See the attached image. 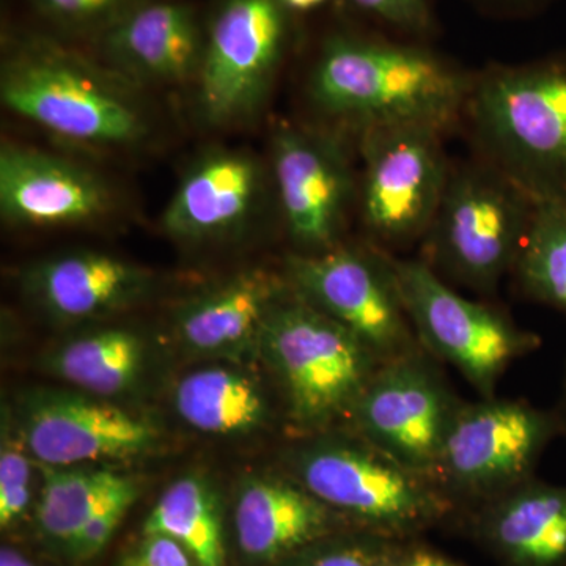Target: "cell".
<instances>
[{
	"mask_svg": "<svg viewBox=\"0 0 566 566\" xmlns=\"http://www.w3.org/2000/svg\"><path fill=\"white\" fill-rule=\"evenodd\" d=\"M474 81L428 52L334 39L312 71V102L359 129L420 125L446 133L468 109Z\"/></svg>",
	"mask_w": 566,
	"mask_h": 566,
	"instance_id": "1",
	"label": "cell"
},
{
	"mask_svg": "<svg viewBox=\"0 0 566 566\" xmlns=\"http://www.w3.org/2000/svg\"><path fill=\"white\" fill-rule=\"evenodd\" d=\"M465 112L491 166L534 203L566 207V57L486 74Z\"/></svg>",
	"mask_w": 566,
	"mask_h": 566,
	"instance_id": "2",
	"label": "cell"
},
{
	"mask_svg": "<svg viewBox=\"0 0 566 566\" xmlns=\"http://www.w3.org/2000/svg\"><path fill=\"white\" fill-rule=\"evenodd\" d=\"M132 84L59 44L18 43L0 77L2 103L14 114L77 144L125 147L144 139L148 123Z\"/></svg>",
	"mask_w": 566,
	"mask_h": 566,
	"instance_id": "3",
	"label": "cell"
},
{
	"mask_svg": "<svg viewBox=\"0 0 566 566\" xmlns=\"http://www.w3.org/2000/svg\"><path fill=\"white\" fill-rule=\"evenodd\" d=\"M259 345L281 379L290 416L311 430L349 416L381 364L356 335L292 286L268 315Z\"/></svg>",
	"mask_w": 566,
	"mask_h": 566,
	"instance_id": "4",
	"label": "cell"
},
{
	"mask_svg": "<svg viewBox=\"0 0 566 566\" xmlns=\"http://www.w3.org/2000/svg\"><path fill=\"white\" fill-rule=\"evenodd\" d=\"M535 203L490 163L450 172L427 237L433 270L491 293L515 268Z\"/></svg>",
	"mask_w": 566,
	"mask_h": 566,
	"instance_id": "5",
	"label": "cell"
},
{
	"mask_svg": "<svg viewBox=\"0 0 566 566\" xmlns=\"http://www.w3.org/2000/svg\"><path fill=\"white\" fill-rule=\"evenodd\" d=\"M395 275L417 338L452 364L485 398H493L506 367L539 346L501 312L465 300L427 262L394 260Z\"/></svg>",
	"mask_w": 566,
	"mask_h": 566,
	"instance_id": "6",
	"label": "cell"
},
{
	"mask_svg": "<svg viewBox=\"0 0 566 566\" xmlns=\"http://www.w3.org/2000/svg\"><path fill=\"white\" fill-rule=\"evenodd\" d=\"M297 482L327 509L386 531H403L438 516L444 491L431 476L398 463L356 438H331L301 450Z\"/></svg>",
	"mask_w": 566,
	"mask_h": 566,
	"instance_id": "7",
	"label": "cell"
},
{
	"mask_svg": "<svg viewBox=\"0 0 566 566\" xmlns=\"http://www.w3.org/2000/svg\"><path fill=\"white\" fill-rule=\"evenodd\" d=\"M562 431L557 412L524 401L493 397L460 405L431 476L444 494L497 497L532 479Z\"/></svg>",
	"mask_w": 566,
	"mask_h": 566,
	"instance_id": "8",
	"label": "cell"
},
{
	"mask_svg": "<svg viewBox=\"0 0 566 566\" xmlns=\"http://www.w3.org/2000/svg\"><path fill=\"white\" fill-rule=\"evenodd\" d=\"M286 270L294 292L356 335L379 363L419 348L389 256L334 248L290 256Z\"/></svg>",
	"mask_w": 566,
	"mask_h": 566,
	"instance_id": "9",
	"label": "cell"
},
{
	"mask_svg": "<svg viewBox=\"0 0 566 566\" xmlns=\"http://www.w3.org/2000/svg\"><path fill=\"white\" fill-rule=\"evenodd\" d=\"M359 189L365 227L386 244L424 237L449 181L442 132L397 125L365 129Z\"/></svg>",
	"mask_w": 566,
	"mask_h": 566,
	"instance_id": "10",
	"label": "cell"
},
{
	"mask_svg": "<svg viewBox=\"0 0 566 566\" xmlns=\"http://www.w3.org/2000/svg\"><path fill=\"white\" fill-rule=\"evenodd\" d=\"M460 405L438 368L417 348L379 364L349 417L365 441L431 476Z\"/></svg>",
	"mask_w": 566,
	"mask_h": 566,
	"instance_id": "11",
	"label": "cell"
},
{
	"mask_svg": "<svg viewBox=\"0 0 566 566\" xmlns=\"http://www.w3.org/2000/svg\"><path fill=\"white\" fill-rule=\"evenodd\" d=\"M285 11L279 0H222L197 76L208 122L241 120L262 104L285 50Z\"/></svg>",
	"mask_w": 566,
	"mask_h": 566,
	"instance_id": "12",
	"label": "cell"
},
{
	"mask_svg": "<svg viewBox=\"0 0 566 566\" xmlns=\"http://www.w3.org/2000/svg\"><path fill=\"white\" fill-rule=\"evenodd\" d=\"M275 188L286 229L304 253L335 248L353 202L344 148L327 134L281 126L273 139Z\"/></svg>",
	"mask_w": 566,
	"mask_h": 566,
	"instance_id": "13",
	"label": "cell"
},
{
	"mask_svg": "<svg viewBox=\"0 0 566 566\" xmlns=\"http://www.w3.org/2000/svg\"><path fill=\"white\" fill-rule=\"evenodd\" d=\"M21 436L32 458L55 468L140 455L156 441L147 419L93 395L65 392L29 398Z\"/></svg>",
	"mask_w": 566,
	"mask_h": 566,
	"instance_id": "14",
	"label": "cell"
},
{
	"mask_svg": "<svg viewBox=\"0 0 566 566\" xmlns=\"http://www.w3.org/2000/svg\"><path fill=\"white\" fill-rule=\"evenodd\" d=\"M112 197L106 182L69 161L20 145L0 150V211L18 226L55 227L106 214Z\"/></svg>",
	"mask_w": 566,
	"mask_h": 566,
	"instance_id": "15",
	"label": "cell"
},
{
	"mask_svg": "<svg viewBox=\"0 0 566 566\" xmlns=\"http://www.w3.org/2000/svg\"><path fill=\"white\" fill-rule=\"evenodd\" d=\"M98 39L109 69L129 82L177 84L199 76L207 32L188 3L144 0Z\"/></svg>",
	"mask_w": 566,
	"mask_h": 566,
	"instance_id": "16",
	"label": "cell"
},
{
	"mask_svg": "<svg viewBox=\"0 0 566 566\" xmlns=\"http://www.w3.org/2000/svg\"><path fill=\"white\" fill-rule=\"evenodd\" d=\"M263 169L243 151H212L182 178L163 223L186 241L210 240L240 229L262 202Z\"/></svg>",
	"mask_w": 566,
	"mask_h": 566,
	"instance_id": "17",
	"label": "cell"
},
{
	"mask_svg": "<svg viewBox=\"0 0 566 566\" xmlns=\"http://www.w3.org/2000/svg\"><path fill=\"white\" fill-rule=\"evenodd\" d=\"M25 289L54 318L81 322L136 303L150 289V275L106 253H66L32 268Z\"/></svg>",
	"mask_w": 566,
	"mask_h": 566,
	"instance_id": "18",
	"label": "cell"
},
{
	"mask_svg": "<svg viewBox=\"0 0 566 566\" xmlns=\"http://www.w3.org/2000/svg\"><path fill=\"white\" fill-rule=\"evenodd\" d=\"M234 526L241 551L270 562L322 538L329 526V509L301 483L256 476L241 488Z\"/></svg>",
	"mask_w": 566,
	"mask_h": 566,
	"instance_id": "19",
	"label": "cell"
},
{
	"mask_svg": "<svg viewBox=\"0 0 566 566\" xmlns=\"http://www.w3.org/2000/svg\"><path fill=\"white\" fill-rule=\"evenodd\" d=\"M289 290L262 271L238 275L181 308L178 337L205 356L241 352L260 340L268 315Z\"/></svg>",
	"mask_w": 566,
	"mask_h": 566,
	"instance_id": "20",
	"label": "cell"
},
{
	"mask_svg": "<svg viewBox=\"0 0 566 566\" xmlns=\"http://www.w3.org/2000/svg\"><path fill=\"white\" fill-rule=\"evenodd\" d=\"M488 532L517 566H566V486L531 479L494 497Z\"/></svg>",
	"mask_w": 566,
	"mask_h": 566,
	"instance_id": "21",
	"label": "cell"
},
{
	"mask_svg": "<svg viewBox=\"0 0 566 566\" xmlns=\"http://www.w3.org/2000/svg\"><path fill=\"white\" fill-rule=\"evenodd\" d=\"M174 400L181 419L203 433H249L266 416L259 386L230 368L192 371L178 382Z\"/></svg>",
	"mask_w": 566,
	"mask_h": 566,
	"instance_id": "22",
	"label": "cell"
},
{
	"mask_svg": "<svg viewBox=\"0 0 566 566\" xmlns=\"http://www.w3.org/2000/svg\"><path fill=\"white\" fill-rule=\"evenodd\" d=\"M144 365V344L132 331L104 329L61 346L51 370L93 397L109 398L136 385Z\"/></svg>",
	"mask_w": 566,
	"mask_h": 566,
	"instance_id": "23",
	"label": "cell"
},
{
	"mask_svg": "<svg viewBox=\"0 0 566 566\" xmlns=\"http://www.w3.org/2000/svg\"><path fill=\"white\" fill-rule=\"evenodd\" d=\"M41 465L43 488L36 523L44 535L69 545L111 499L133 485L132 476L109 469Z\"/></svg>",
	"mask_w": 566,
	"mask_h": 566,
	"instance_id": "24",
	"label": "cell"
},
{
	"mask_svg": "<svg viewBox=\"0 0 566 566\" xmlns=\"http://www.w3.org/2000/svg\"><path fill=\"white\" fill-rule=\"evenodd\" d=\"M144 535H164L188 551L196 566H226L222 523L210 486L197 476L172 483L145 521Z\"/></svg>",
	"mask_w": 566,
	"mask_h": 566,
	"instance_id": "25",
	"label": "cell"
},
{
	"mask_svg": "<svg viewBox=\"0 0 566 566\" xmlns=\"http://www.w3.org/2000/svg\"><path fill=\"white\" fill-rule=\"evenodd\" d=\"M513 270L531 300L566 316V207L535 203Z\"/></svg>",
	"mask_w": 566,
	"mask_h": 566,
	"instance_id": "26",
	"label": "cell"
},
{
	"mask_svg": "<svg viewBox=\"0 0 566 566\" xmlns=\"http://www.w3.org/2000/svg\"><path fill=\"white\" fill-rule=\"evenodd\" d=\"M22 436L3 427L0 449V526L10 527L31 504V458Z\"/></svg>",
	"mask_w": 566,
	"mask_h": 566,
	"instance_id": "27",
	"label": "cell"
},
{
	"mask_svg": "<svg viewBox=\"0 0 566 566\" xmlns=\"http://www.w3.org/2000/svg\"><path fill=\"white\" fill-rule=\"evenodd\" d=\"M144 0H32L44 18L74 32L104 31Z\"/></svg>",
	"mask_w": 566,
	"mask_h": 566,
	"instance_id": "28",
	"label": "cell"
},
{
	"mask_svg": "<svg viewBox=\"0 0 566 566\" xmlns=\"http://www.w3.org/2000/svg\"><path fill=\"white\" fill-rule=\"evenodd\" d=\"M139 495V488L134 482L133 485L123 490L120 494L111 499L106 505L96 513L95 516L81 528L80 534L74 536L69 543L70 554L80 560H87L98 556L104 549V546L109 543L112 535L115 534L117 527L120 526L123 517H125L128 510L132 509Z\"/></svg>",
	"mask_w": 566,
	"mask_h": 566,
	"instance_id": "29",
	"label": "cell"
},
{
	"mask_svg": "<svg viewBox=\"0 0 566 566\" xmlns=\"http://www.w3.org/2000/svg\"><path fill=\"white\" fill-rule=\"evenodd\" d=\"M188 551L164 535H145L117 566H193Z\"/></svg>",
	"mask_w": 566,
	"mask_h": 566,
	"instance_id": "30",
	"label": "cell"
},
{
	"mask_svg": "<svg viewBox=\"0 0 566 566\" xmlns=\"http://www.w3.org/2000/svg\"><path fill=\"white\" fill-rule=\"evenodd\" d=\"M359 9L403 29H423L430 18L428 0H352Z\"/></svg>",
	"mask_w": 566,
	"mask_h": 566,
	"instance_id": "31",
	"label": "cell"
},
{
	"mask_svg": "<svg viewBox=\"0 0 566 566\" xmlns=\"http://www.w3.org/2000/svg\"><path fill=\"white\" fill-rule=\"evenodd\" d=\"M294 566H401L382 551L360 545L333 547L305 558Z\"/></svg>",
	"mask_w": 566,
	"mask_h": 566,
	"instance_id": "32",
	"label": "cell"
},
{
	"mask_svg": "<svg viewBox=\"0 0 566 566\" xmlns=\"http://www.w3.org/2000/svg\"><path fill=\"white\" fill-rule=\"evenodd\" d=\"M401 566H457L450 564L446 558L436 556V554L424 553V551H419V553L412 554L406 558Z\"/></svg>",
	"mask_w": 566,
	"mask_h": 566,
	"instance_id": "33",
	"label": "cell"
},
{
	"mask_svg": "<svg viewBox=\"0 0 566 566\" xmlns=\"http://www.w3.org/2000/svg\"><path fill=\"white\" fill-rule=\"evenodd\" d=\"M0 566H35L29 558L22 556L20 551L11 549V547H2L0 553Z\"/></svg>",
	"mask_w": 566,
	"mask_h": 566,
	"instance_id": "34",
	"label": "cell"
},
{
	"mask_svg": "<svg viewBox=\"0 0 566 566\" xmlns=\"http://www.w3.org/2000/svg\"><path fill=\"white\" fill-rule=\"evenodd\" d=\"M286 10L307 11L316 9L326 0H279Z\"/></svg>",
	"mask_w": 566,
	"mask_h": 566,
	"instance_id": "35",
	"label": "cell"
},
{
	"mask_svg": "<svg viewBox=\"0 0 566 566\" xmlns=\"http://www.w3.org/2000/svg\"><path fill=\"white\" fill-rule=\"evenodd\" d=\"M557 415L558 417H560L562 427H564V431L566 433V378L564 387V398H562L560 409H558Z\"/></svg>",
	"mask_w": 566,
	"mask_h": 566,
	"instance_id": "36",
	"label": "cell"
}]
</instances>
